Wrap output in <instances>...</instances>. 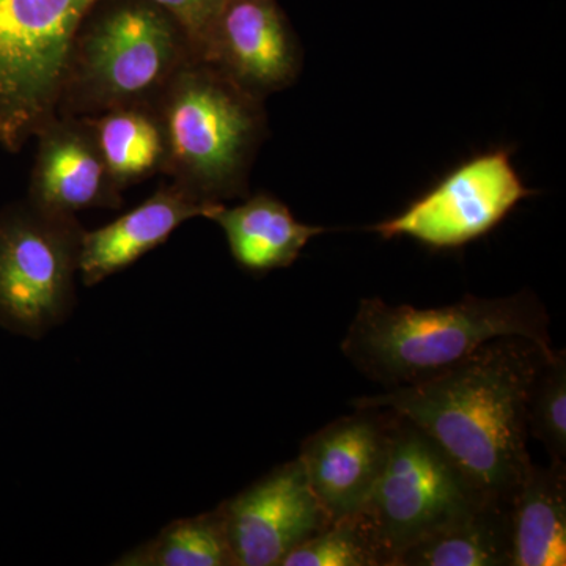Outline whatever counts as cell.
Wrapping results in <instances>:
<instances>
[{
	"instance_id": "1",
	"label": "cell",
	"mask_w": 566,
	"mask_h": 566,
	"mask_svg": "<svg viewBox=\"0 0 566 566\" xmlns=\"http://www.w3.org/2000/svg\"><path fill=\"white\" fill-rule=\"evenodd\" d=\"M553 348L524 337L486 342L444 374L353 400L406 417L441 447L488 501L513 505L532 463L527 403Z\"/></svg>"
},
{
	"instance_id": "2",
	"label": "cell",
	"mask_w": 566,
	"mask_h": 566,
	"mask_svg": "<svg viewBox=\"0 0 566 566\" xmlns=\"http://www.w3.org/2000/svg\"><path fill=\"white\" fill-rule=\"evenodd\" d=\"M549 315L531 292L506 297L468 296L444 307L360 301L342 353L364 376L398 389L444 374L486 342L524 337L553 348Z\"/></svg>"
},
{
	"instance_id": "3",
	"label": "cell",
	"mask_w": 566,
	"mask_h": 566,
	"mask_svg": "<svg viewBox=\"0 0 566 566\" xmlns=\"http://www.w3.org/2000/svg\"><path fill=\"white\" fill-rule=\"evenodd\" d=\"M180 22L148 0H98L74 33L59 115L88 118L120 107H156L196 59Z\"/></svg>"
},
{
	"instance_id": "4",
	"label": "cell",
	"mask_w": 566,
	"mask_h": 566,
	"mask_svg": "<svg viewBox=\"0 0 566 566\" xmlns=\"http://www.w3.org/2000/svg\"><path fill=\"white\" fill-rule=\"evenodd\" d=\"M166 134L164 175L205 203L249 196V175L268 136L264 99L210 63H186L156 104Z\"/></svg>"
},
{
	"instance_id": "5",
	"label": "cell",
	"mask_w": 566,
	"mask_h": 566,
	"mask_svg": "<svg viewBox=\"0 0 566 566\" xmlns=\"http://www.w3.org/2000/svg\"><path fill=\"white\" fill-rule=\"evenodd\" d=\"M98 0H0V145L18 153L57 112L74 33Z\"/></svg>"
},
{
	"instance_id": "6",
	"label": "cell",
	"mask_w": 566,
	"mask_h": 566,
	"mask_svg": "<svg viewBox=\"0 0 566 566\" xmlns=\"http://www.w3.org/2000/svg\"><path fill=\"white\" fill-rule=\"evenodd\" d=\"M486 501L430 436L398 415L385 472L356 515L395 566L406 547Z\"/></svg>"
},
{
	"instance_id": "7",
	"label": "cell",
	"mask_w": 566,
	"mask_h": 566,
	"mask_svg": "<svg viewBox=\"0 0 566 566\" xmlns=\"http://www.w3.org/2000/svg\"><path fill=\"white\" fill-rule=\"evenodd\" d=\"M84 229L25 200L0 211V326L41 337L74 304Z\"/></svg>"
},
{
	"instance_id": "8",
	"label": "cell",
	"mask_w": 566,
	"mask_h": 566,
	"mask_svg": "<svg viewBox=\"0 0 566 566\" xmlns=\"http://www.w3.org/2000/svg\"><path fill=\"white\" fill-rule=\"evenodd\" d=\"M535 193L516 172L512 153L495 148L458 164L403 211L370 230L385 240L406 237L434 251H450L493 232Z\"/></svg>"
},
{
	"instance_id": "9",
	"label": "cell",
	"mask_w": 566,
	"mask_h": 566,
	"mask_svg": "<svg viewBox=\"0 0 566 566\" xmlns=\"http://www.w3.org/2000/svg\"><path fill=\"white\" fill-rule=\"evenodd\" d=\"M219 509L234 566H281L294 547L331 523L297 458L268 472Z\"/></svg>"
},
{
	"instance_id": "10",
	"label": "cell",
	"mask_w": 566,
	"mask_h": 566,
	"mask_svg": "<svg viewBox=\"0 0 566 566\" xmlns=\"http://www.w3.org/2000/svg\"><path fill=\"white\" fill-rule=\"evenodd\" d=\"M354 409L308 436L297 457L331 521L356 515L370 497L389 460L398 420L390 409Z\"/></svg>"
},
{
	"instance_id": "11",
	"label": "cell",
	"mask_w": 566,
	"mask_h": 566,
	"mask_svg": "<svg viewBox=\"0 0 566 566\" xmlns=\"http://www.w3.org/2000/svg\"><path fill=\"white\" fill-rule=\"evenodd\" d=\"M202 61L260 99L292 87L303 48L277 0H223Z\"/></svg>"
},
{
	"instance_id": "12",
	"label": "cell",
	"mask_w": 566,
	"mask_h": 566,
	"mask_svg": "<svg viewBox=\"0 0 566 566\" xmlns=\"http://www.w3.org/2000/svg\"><path fill=\"white\" fill-rule=\"evenodd\" d=\"M36 156L28 200L55 214L122 207L88 122L55 114L35 134Z\"/></svg>"
},
{
	"instance_id": "13",
	"label": "cell",
	"mask_w": 566,
	"mask_h": 566,
	"mask_svg": "<svg viewBox=\"0 0 566 566\" xmlns=\"http://www.w3.org/2000/svg\"><path fill=\"white\" fill-rule=\"evenodd\" d=\"M223 203H205L177 182L158 191L102 229L82 234L80 274L85 286H95L122 273L148 252L166 243L182 223L210 219Z\"/></svg>"
},
{
	"instance_id": "14",
	"label": "cell",
	"mask_w": 566,
	"mask_h": 566,
	"mask_svg": "<svg viewBox=\"0 0 566 566\" xmlns=\"http://www.w3.org/2000/svg\"><path fill=\"white\" fill-rule=\"evenodd\" d=\"M210 221L221 227L234 262L255 274L292 266L308 241L326 232L297 221L286 203L270 192L244 197L237 207L223 203Z\"/></svg>"
},
{
	"instance_id": "15",
	"label": "cell",
	"mask_w": 566,
	"mask_h": 566,
	"mask_svg": "<svg viewBox=\"0 0 566 566\" xmlns=\"http://www.w3.org/2000/svg\"><path fill=\"white\" fill-rule=\"evenodd\" d=\"M513 505L482 502L406 547L395 566H512Z\"/></svg>"
},
{
	"instance_id": "16",
	"label": "cell",
	"mask_w": 566,
	"mask_h": 566,
	"mask_svg": "<svg viewBox=\"0 0 566 566\" xmlns=\"http://www.w3.org/2000/svg\"><path fill=\"white\" fill-rule=\"evenodd\" d=\"M566 565V465L532 464L513 502V565Z\"/></svg>"
},
{
	"instance_id": "17",
	"label": "cell",
	"mask_w": 566,
	"mask_h": 566,
	"mask_svg": "<svg viewBox=\"0 0 566 566\" xmlns=\"http://www.w3.org/2000/svg\"><path fill=\"white\" fill-rule=\"evenodd\" d=\"M107 172L120 191L164 174L166 134L156 107L133 106L85 118Z\"/></svg>"
},
{
	"instance_id": "18",
	"label": "cell",
	"mask_w": 566,
	"mask_h": 566,
	"mask_svg": "<svg viewBox=\"0 0 566 566\" xmlns=\"http://www.w3.org/2000/svg\"><path fill=\"white\" fill-rule=\"evenodd\" d=\"M117 566H234L221 509L167 524L158 535L126 551Z\"/></svg>"
},
{
	"instance_id": "19",
	"label": "cell",
	"mask_w": 566,
	"mask_h": 566,
	"mask_svg": "<svg viewBox=\"0 0 566 566\" xmlns=\"http://www.w3.org/2000/svg\"><path fill=\"white\" fill-rule=\"evenodd\" d=\"M281 566H389L385 553L357 515L331 521L283 558Z\"/></svg>"
},
{
	"instance_id": "20",
	"label": "cell",
	"mask_w": 566,
	"mask_h": 566,
	"mask_svg": "<svg viewBox=\"0 0 566 566\" xmlns=\"http://www.w3.org/2000/svg\"><path fill=\"white\" fill-rule=\"evenodd\" d=\"M528 436L542 442L551 461L566 460V356H547L539 368L527 403Z\"/></svg>"
},
{
	"instance_id": "21",
	"label": "cell",
	"mask_w": 566,
	"mask_h": 566,
	"mask_svg": "<svg viewBox=\"0 0 566 566\" xmlns=\"http://www.w3.org/2000/svg\"><path fill=\"white\" fill-rule=\"evenodd\" d=\"M161 7L180 22L191 40L197 57H202L205 43L210 35L212 22L221 10L223 0H148Z\"/></svg>"
}]
</instances>
